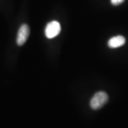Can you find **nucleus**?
I'll return each mask as SVG.
<instances>
[{
    "label": "nucleus",
    "mask_w": 128,
    "mask_h": 128,
    "mask_svg": "<svg viewBox=\"0 0 128 128\" xmlns=\"http://www.w3.org/2000/svg\"><path fill=\"white\" fill-rule=\"evenodd\" d=\"M108 94L104 92H99L94 94L90 101V106L92 109H100L108 102Z\"/></svg>",
    "instance_id": "nucleus-1"
},
{
    "label": "nucleus",
    "mask_w": 128,
    "mask_h": 128,
    "mask_svg": "<svg viewBox=\"0 0 128 128\" xmlns=\"http://www.w3.org/2000/svg\"><path fill=\"white\" fill-rule=\"evenodd\" d=\"M61 30V27L59 22L52 21L49 23L45 28V36L48 39H52L60 34Z\"/></svg>",
    "instance_id": "nucleus-2"
},
{
    "label": "nucleus",
    "mask_w": 128,
    "mask_h": 128,
    "mask_svg": "<svg viewBox=\"0 0 128 128\" xmlns=\"http://www.w3.org/2000/svg\"><path fill=\"white\" fill-rule=\"evenodd\" d=\"M30 34V28L28 25L24 24L19 28L17 36V44L18 46H22L28 39Z\"/></svg>",
    "instance_id": "nucleus-3"
},
{
    "label": "nucleus",
    "mask_w": 128,
    "mask_h": 128,
    "mask_svg": "<svg viewBox=\"0 0 128 128\" xmlns=\"http://www.w3.org/2000/svg\"><path fill=\"white\" fill-rule=\"evenodd\" d=\"M126 39L122 36H117L112 38L108 42V46L110 48H117L124 45Z\"/></svg>",
    "instance_id": "nucleus-4"
},
{
    "label": "nucleus",
    "mask_w": 128,
    "mask_h": 128,
    "mask_svg": "<svg viewBox=\"0 0 128 128\" xmlns=\"http://www.w3.org/2000/svg\"><path fill=\"white\" fill-rule=\"evenodd\" d=\"M124 0H111V3L113 6H119L124 2Z\"/></svg>",
    "instance_id": "nucleus-5"
}]
</instances>
